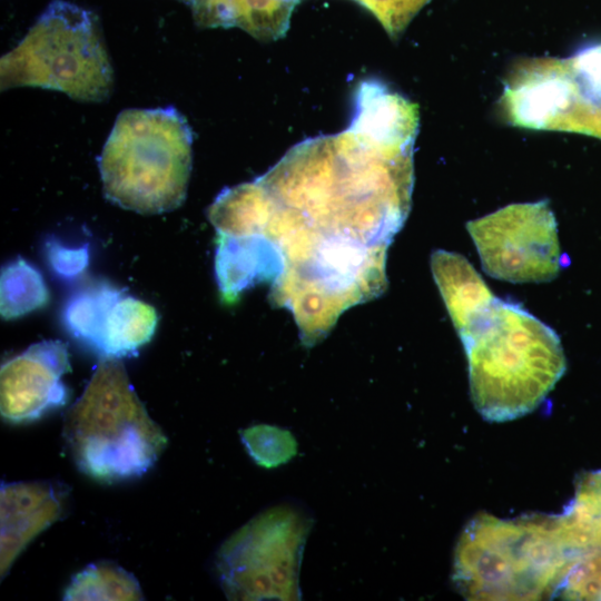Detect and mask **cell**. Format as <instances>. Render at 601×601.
Here are the masks:
<instances>
[{
	"label": "cell",
	"mask_w": 601,
	"mask_h": 601,
	"mask_svg": "<svg viewBox=\"0 0 601 601\" xmlns=\"http://www.w3.org/2000/svg\"><path fill=\"white\" fill-rule=\"evenodd\" d=\"M416 134L393 109L355 100L345 130L300 141L238 185L245 227L290 270L386 253L410 211Z\"/></svg>",
	"instance_id": "cell-1"
},
{
	"label": "cell",
	"mask_w": 601,
	"mask_h": 601,
	"mask_svg": "<svg viewBox=\"0 0 601 601\" xmlns=\"http://www.w3.org/2000/svg\"><path fill=\"white\" fill-rule=\"evenodd\" d=\"M459 336L467 358L472 402L491 422L535 410L566 368L558 334L513 302L496 298Z\"/></svg>",
	"instance_id": "cell-2"
},
{
	"label": "cell",
	"mask_w": 601,
	"mask_h": 601,
	"mask_svg": "<svg viewBox=\"0 0 601 601\" xmlns=\"http://www.w3.org/2000/svg\"><path fill=\"white\" fill-rule=\"evenodd\" d=\"M566 556L556 515L473 518L454 551L453 581L472 600L556 597Z\"/></svg>",
	"instance_id": "cell-3"
},
{
	"label": "cell",
	"mask_w": 601,
	"mask_h": 601,
	"mask_svg": "<svg viewBox=\"0 0 601 601\" xmlns=\"http://www.w3.org/2000/svg\"><path fill=\"white\" fill-rule=\"evenodd\" d=\"M63 437L77 467L104 483L145 474L167 444L118 358L98 362L66 414Z\"/></svg>",
	"instance_id": "cell-4"
},
{
	"label": "cell",
	"mask_w": 601,
	"mask_h": 601,
	"mask_svg": "<svg viewBox=\"0 0 601 601\" xmlns=\"http://www.w3.org/2000/svg\"><path fill=\"white\" fill-rule=\"evenodd\" d=\"M191 142L173 107L122 111L98 159L106 197L145 215L176 209L187 194Z\"/></svg>",
	"instance_id": "cell-5"
},
{
	"label": "cell",
	"mask_w": 601,
	"mask_h": 601,
	"mask_svg": "<svg viewBox=\"0 0 601 601\" xmlns=\"http://www.w3.org/2000/svg\"><path fill=\"white\" fill-rule=\"evenodd\" d=\"M1 87L53 89L83 101L105 100L112 68L98 21L91 12L52 1L29 32L1 58Z\"/></svg>",
	"instance_id": "cell-6"
},
{
	"label": "cell",
	"mask_w": 601,
	"mask_h": 601,
	"mask_svg": "<svg viewBox=\"0 0 601 601\" xmlns=\"http://www.w3.org/2000/svg\"><path fill=\"white\" fill-rule=\"evenodd\" d=\"M313 519L292 502L248 521L219 548L215 565L233 600L300 599L299 569Z\"/></svg>",
	"instance_id": "cell-7"
},
{
	"label": "cell",
	"mask_w": 601,
	"mask_h": 601,
	"mask_svg": "<svg viewBox=\"0 0 601 601\" xmlns=\"http://www.w3.org/2000/svg\"><path fill=\"white\" fill-rule=\"evenodd\" d=\"M483 270L510 283H543L562 268L555 217L545 200L505 206L471 220Z\"/></svg>",
	"instance_id": "cell-8"
},
{
	"label": "cell",
	"mask_w": 601,
	"mask_h": 601,
	"mask_svg": "<svg viewBox=\"0 0 601 601\" xmlns=\"http://www.w3.org/2000/svg\"><path fill=\"white\" fill-rule=\"evenodd\" d=\"M67 333L100 358L136 355L154 336L157 311L105 279L79 285L61 313Z\"/></svg>",
	"instance_id": "cell-9"
},
{
	"label": "cell",
	"mask_w": 601,
	"mask_h": 601,
	"mask_svg": "<svg viewBox=\"0 0 601 601\" xmlns=\"http://www.w3.org/2000/svg\"><path fill=\"white\" fill-rule=\"evenodd\" d=\"M68 372V348L59 339L36 343L7 359L0 371L2 418L10 423H27L65 406L69 390L62 376Z\"/></svg>",
	"instance_id": "cell-10"
},
{
	"label": "cell",
	"mask_w": 601,
	"mask_h": 601,
	"mask_svg": "<svg viewBox=\"0 0 601 601\" xmlns=\"http://www.w3.org/2000/svg\"><path fill=\"white\" fill-rule=\"evenodd\" d=\"M566 566L556 597L601 600V470L583 473L556 514Z\"/></svg>",
	"instance_id": "cell-11"
},
{
	"label": "cell",
	"mask_w": 601,
	"mask_h": 601,
	"mask_svg": "<svg viewBox=\"0 0 601 601\" xmlns=\"http://www.w3.org/2000/svg\"><path fill=\"white\" fill-rule=\"evenodd\" d=\"M69 489L59 482L1 483L0 571L3 578L24 548L66 512Z\"/></svg>",
	"instance_id": "cell-12"
},
{
	"label": "cell",
	"mask_w": 601,
	"mask_h": 601,
	"mask_svg": "<svg viewBox=\"0 0 601 601\" xmlns=\"http://www.w3.org/2000/svg\"><path fill=\"white\" fill-rule=\"evenodd\" d=\"M554 117L551 130L601 139V43L553 60Z\"/></svg>",
	"instance_id": "cell-13"
},
{
	"label": "cell",
	"mask_w": 601,
	"mask_h": 601,
	"mask_svg": "<svg viewBox=\"0 0 601 601\" xmlns=\"http://www.w3.org/2000/svg\"><path fill=\"white\" fill-rule=\"evenodd\" d=\"M431 267L457 334L469 331L497 297L463 255L435 250Z\"/></svg>",
	"instance_id": "cell-14"
},
{
	"label": "cell",
	"mask_w": 601,
	"mask_h": 601,
	"mask_svg": "<svg viewBox=\"0 0 601 601\" xmlns=\"http://www.w3.org/2000/svg\"><path fill=\"white\" fill-rule=\"evenodd\" d=\"M300 0H193L196 22L201 27H238L260 40L285 35Z\"/></svg>",
	"instance_id": "cell-15"
},
{
	"label": "cell",
	"mask_w": 601,
	"mask_h": 601,
	"mask_svg": "<svg viewBox=\"0 0 601 601\" xmlns=\"http://www.w3.org/2000/svg\"><path fill=\"white\" fill-rule=\"evenodd\" d=\"M136 578L114 562L99 561L76 573L63 600H141Z\"/></svg>",
	"instance_id": "cell-16"
},
{
	"label": "cell",
	"mask_w": 601,
	"mask_h": 601,
	"mask_svg": "<svg viewBox=\"0 0 601 601\" xmlns=\"http://www.w3.org/2000/svg\"><path fill=\"white\" fill-rule=\"evenodd\" d=\"M49 290L40 272L21 257L1 270V316L12 319L43 307Z\"/></svg>",
	"instance_id": "cell-17"
},
{
	"label": "cell",
	"mask_w": 601,
	"mask_h": 601,
	"mask_svg": "<svg viewBox=\"0 0 601 601\" xmlns=\"http://www.w3.org/2000/svg\"><path fill=\"white\" fill-rule=\"evenodd\" d=\"M240 437L248 455L265 469L286 464L298 451V443L290 431L275 425L250 426L242 431Z\"/></svg>",
	"instance_id": "cell-18"
},
{
	"label": "cell",
	"mask_w": 601,
	"mask_h": 601,
	"mask_svg": "<svg viewBox=\"0 0 601 601\" xmlns=\"http://www.w3.org/2000/svg\"><path fill=\"white\" fill-rule=\"evenodd\" d=\"M366 8L393 38L397 37L431 0H354Z\"/></svg>",
	"instance_id": "cell-19"
},
{
	"label": "cell",
	"mask_w": 601,
	"mask_h": 601,
	"mask_svg": "<svg viewBox=\"0 0 601 601\" xmlns=\"http://www.w3.org/2000/svg\"><path fill=\"white\" fill-rule=\"evenodd\" d=\"M45 250L49 267L65 280L80 276L89 263L88 245L69 247L56 238H50L46 242Z\"/></svg>",
	"instance_id": "cell-20"
},
{
	"label": "cell",
	"mask_w": 601,
	"mask_h": 601,
	"mask_svg": "<svg viewBox=\"0 0 601 601\" xmlns=\"http://www.w3.org/2000/svg\"><path fill=\"white\" fill-rule=\"evenodd\" d=\"M186 1H189V2H191L193 0H186Z\"/></svg>",
	"instance_id": "cell-21"
}]
</instances>
